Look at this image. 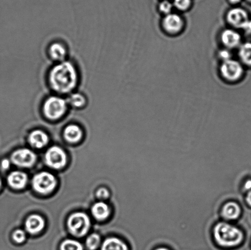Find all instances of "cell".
Instances as JSON below:
<instances>
[{"label":"cell","instance_id":"3","mask_svg":"<svg viewBox=\"0 0 251 250\" xmlns=\"http://www.w3.org/2000/svg\"><path fill=\"white\" fill-rule=\"evenodd\" d=\"M68 109V102L60 97L48 98L43 105V113L47 118L55 121L62 117Z\"/></svg>","mask_w":251,"mask_h":250},{"label":"cell","instance_id":"34","mask_svg":"<svg viewBox=\"0 0 251 250\" xmlns=\"http://www.w3.org/2000/svg\"><path fill=\"white\" fill-rule=\"evenodd\" d=\"M155 250H169L167 249L166 248H164V247H160V248L156 249Z\"/></svg>","mask_w":251,"mask_h":250},{"label":"cell","instance_id":"11","mask_svg":"<svg viewBox=\"0 0 251 250\" xmlns=\"http://www.w3.org/2000/svg\"><path fill=\"white\" fill-rule=\"evenodd\" d=\"M221 41L227 48H234L240 46L242 37L239 33L232 29H226L221 36Z\"/></svg>","mask_w":251,"mask_h":250},{"label":"cell","instance_id":"7","mask_svg":"<svg viewBox=\"0 0 251 250\" xmlns=\"http://www.w3.org/2000/svg\"><path fill=\"white\" fill-rule=\"evenodd\" d=\"M45 159L48 165L55 169L63 168L67 161L65 152L58 146H53L49 149L46 154Z\"/></svg>","mask_w":251,"mask_h":250},{"label":"cell","instance_id":"24","mask_svg":"<svg viewBox=\"0 0 251 250\" xmlns=\"http://www.w3.org/2000/svg\"><path fill=\"white\" fill-rule=\"evenodd\" d=\"M191 0H174V6L180 11H185L190 7Z\"/></svg>","mask_w":251,"mask_h":250},{"label":"cell","instance_id":"35","mask_svg":"<svg viewBox=\"0 0 251 250\" xmlns=\"http://www.w3.org/2000/svg\"><path fill=\"white\" fill-rule=\"evenodd\" d=\"M248 2H249L251 4V0H247Z\"/></svg>","mask_w":251,"mask_h":250},{"label":"cell","instance_id":"29","mask_svg":"<svg viewBox=\"0 0 251 250\" xmlns=\"http://www.w3.org/2000/svg\"><path fill=\"white\" fill-rule=\"evenodd\" d=\"M243 29L245 32H247V33L251 34V19L247 22V23L246 24V25Z\"/></svg>","mask_w":251,"mask_h":250},{"label":"cell","instance_id":"27","mask_svg":"<svg viewBox=\"0 0 251 250\" xmlns=\"http://www.w3.org/2000/svg\"><path fill=\"white\" fill-rule=\"evenodd\" d=\"M97 196L100 199H106L109 197V190L105 188H100L97 191Z\"/></svg>","mask_w":251,"mask_h":250},{"label":"cell","instance_id":"15","mask_svg":"<svg viewBox=\"0 0 251 250\" xmlns=\"http://www.w3.org/2000/svg\"><path fill=\"white\" fill-rule=\"evenodd\" d=\"M28 140L29 143L34 148H42L48 143L49 136L45 132L40 130H36L29 134Z\"/></svg>","mask_w":251,"mask_h":250},{"label":"cell","instance_id":"8","mask_svg":"<svg viewBox=\"0 0 251 250\" xmlns=\"http://www.w3.org/2000/svg\"><path fill=\"white\" fill-rule=\"evenodd\" d=\"M36 156L28 149H21L14 152L11 160L15 165L21 167H31L35 163Z\"/></svg>","mask_w":251,"mask_h":250},{"label":"cell","instance_id":"10","mask_svg":"<svg viewBox=\"0 0 251 250\" xmlns=\"http://www.w3.org/2000/svg\"><path fill=\"white\" fill-rule=\"evenodd\" d=\"M162 26L167 33L176 34L182 30L184 23L183 19L178 14L171 13L164 17Z\"/></svg>","mask_w":251,"mask_h":250},{"label":"cell","instance_id":"16","mask_svg":"<svg viewBox=\"0 0 251 250\" xmlns=\"http://www.w3.org/2000/svg\"><path fill=\"white\" fill-rule=\"evenodd\" d=\"M82 131L79 126L75 124L69 125L64 131L65 138L70 143H76L82 137Z\"/></svg>","mask_w":251,"mask_h":250},{"label":"cell","instance_id":"1","mask_svg":"<svg viewBox=\"0 0 251 250\" xmlns=\"http://www.w3.org/2000/svg\"><path fill=\"white\" fill-rule=\"evenodd\" d=\"M49 83L55 92L68 94L75 89L78 83V73L75 66L69 61H63L51 68Z\"/></svg>","mask_w":251,"mask_h":250},{"label":"cell","instance_id":"36","mask_svg":"<svg viewBox=\"0 0 251 250\" xmlns=\"http://www.w3.org/2000/svg\"><path fill=\"white\" fill-rule=\"evenodd\" d=\"M1 181H0V188H1Z\"/></svg>","mask_w":251,"mask_h":250},{"label":"cell","instance_id":"31","mask_svg":"<svg viewBox=\"0 0 251 250\" xmlns=\"http://www.w3.org/2000/svg\"><path fill=\"white\" fill-rule=\"evenodd\" d=\"M10 165L9 161L7 160H2L1 163L2 167L4 169H7L9 168Z\"/></svg>","mask_w":251,"mask_h":250},{"label":"cell","instance_id":"30","mask_svg":"<svg viewBox=\"0 0 251 250\" xmlns=\"http://www.w3.org/2000/svg\"><path fill=\"white\" fill-rule=\"evenodd\" d=\"M244 188L246 190H248V192L251 191V180H248L247 182L245 183Z\"/></svg>","mask_w":251,"mask_h":250},{"label":"cell","instance_id":"26","mask_svg":"<svg viewBox=\"0 0 251 250\" xmlns=\"http://www.w3.org/2000/svg\"><path fill=\"white\" fill-rule=\"evenodd\" d=\"M12 237H13L15 242L21 244L25 241L26 235L23 230L17 229L16 231H14Z\"/></svg>","mask_w":251,"mask_h":250},{"label":"cell","instance_id":"17","mask_svg":"<svg viewBox=\"0 0 251 250\" xmlns=\"http://www.w3.org/2000/svg\"><path fill=\"white\" fill-rule=\"evenodd\" d=\"M92 213L96 219L104 220L109 215V207L104 202H98L93 205Z\"/></svg>","mask_w":251,"mask_h":250},{"label":"cell","instance_id":"22","mask_svg":"<svg viewBox=\"0 0 251 250\" xmlns=\"http://www.w3.org/2000/svg\"><path fill=\"white\" fill-rule=\"evenodd\" d=\"M60 250H83L82 244L72 239H68L61 244Z\"/></svg>","mask_w":251,"mask_h":250},{"label":"cell","instance_id":"19","mask_svg":"<svg viewBox=\"0 0 251 250\" xmlns=\"http://www.w3.org/2000/svg\"><path fill=\"white\" fill-rule=\"evenodd\" d=\"M101 250H129L127 245L116 237H110L103 243Z\"/></svg>","mask_w":251,"mask_h":250},{"label":"cell","instance_id":"32","mask_svg":"<svg viewBox=\"0 0 251 250\" xmlns=\"http://www.w3.org/2000/svg\"><path fill=\"white\" fill-rule=\"evenodd\" d=\"M246 201L248 205L251 206V191L248 192L247 197H246Z\"/></svg>","mask_w":251,"mask_h":250},{"label":"cell","instance_id":"2","mask_svg":"<svg viewBox=\"0 0 251 250\" xmlns=\"http://www.w3.org/2000/svg\"><path fill=\"white\" fill-rule=\"evenodd\" d=\"M213 236L219 246L227 248L239 246L244 238L239 228L223 222L218 223L214 227Z\"/></svg>","mask_w":251,"mask_h":250},{"label":"cell","instance_id":"28","mask_svg":"<svg viewBox=\"0 0 251 250\" xmlns=\"http://www.w3.org/2000/svg\"><path fill=\"white\" fill-rule=\"evenodd\" d=\"M219 56H220V58L223 61H226L228 60H230L232 59V54L229 51L227 50H223L219 53Z\"/></svg>","mask_w":251,"mask_h":250},{"label":"cell","instance_id":"25","mask_svg":"<svg viewBox=\"0 0 251 250\" xmlns=\"http://www.w3.org/2000/svg\"><path fill=\"white\" fill-rule=\"evenodd\" d=\"M172 8H173V4L166 0L161 2L159 5L160 11L166 15L172 13Z\"/></svg>","mask_w":251,"mask_h":250},{"label":"cell","instance_id":"33","mask_svg":"<svg viewBox=\"0 0 251 250\" xmlns=\"http://www.w3.org/2000/svg\"><path fill=\"white\" fill-rule=\"evenodd\" d=\"M229 1L233 4H237L242 1V0H229Z\"/></svg>","mask_w":251,"mask_h":250},{"label":"cell","instance_id":"5","mask_svg":"<svg viewBox=\"0 0 251 250\" xmlns=\"http://www.w3.org/2000/svg\"><path fill=\"white\" fill-rule=\"evenodd\" d=\"M32 185L36 192L41 194H48L55 187V178L50 173L41 172L34 176Z\"/></svg>","mask_w":251,"mask_h":250},{"label":"cell","instance_id":"12","mask_svg":"<svg viewBox=\"0 0 251 250\" xmlns=\"http://www.w3.org/2000/svg\"><path fill=\"white\" fill-rule=\"evenodd\" d=\"M242 214L240 205L235 202H228L224 205L221 209V216L227 221H233L238 219Z\"/></svg>","mask_w":251,"mask_h":250},{"label":"cell","instance_id":"6","mask_svg":"<svg viewBox=\"0 0 251 250\" xmlns=\"http://www.w3.org/2000/svg\"><path fill=\"white\" fill-rule=\"evenodd\" d=\"M221 73L225 79L230 82H235L242 77L244 68L238 61L230 59L223 61L221 66Z\"/></svg>","mask_w":251,"mask_h":250},{"label":"cell","instance_id":"13","mask_svg":"<svg viewBox=\"0 0 251 250\" xmlns=\"http://www.w3.org/2000/svg\"><path fill=\"white\" fill-rule=\"evenodd\" d=\"M45 222L43 218L38 215H32L26 219L25 228L31 234H38L43 229Z\"/></svg>","mask_w":251,"mask_h":250},{"label":"cell","instance_id":"20","mask_svg":"<svg viewBox=\"0 0 251 250\" xmlns=\"http://www.w3.org/2000/svg\"><path fill=\"white\" fill-rule=\"evenodd\" d=\"M238 56L244 65L251 67V43L248 42L242 44L238 50Z\"/></svg>","mask_w":251,"mask_h":250},{"label":"cell","instance_id":"21","mask_svg":"<svg viewBox=\"0 0 251 250\" xmlns=\"http://www.w3.org/2000/svg\"><path fill=\"white\" fill-rule=\"evenodd\" d=\"M68 104L75 108H82L86 104V99L79 93H73L69 97Z\"/></svg>","mask_w":251,"mask_h":250},{"label":"cell","instance_id":"23","mask_svg":"<svg viewBox=\"0 0 251 250\" xmlns=\"http://www.w3.org/2000/svg\"><path fill=\"white\" fill-rule=\"evenodd\" d=\"M100 244V237L97 234H91L86 241V246L89 250H95L99 247Z\"/></svg>","mask_w":251,"mask_h":250},{"label":"cell","instance_id":"4","mask_svg":"<svg viewBox=\"0 0 251 250\" xmlns=\"http://www.w3.org/2000/svg\"><path fill=\"white\" fill-rule=\"evenodd\" d=\"M90 220L87 215L82 212H76L69 218L68 227L74 236L82 237L89 231Z\"/></svg>","mask_w":251,"mask_h":250},{"label":"cell","instance_id":"9","mask_svg":"<svg viewBox=\"0 0 251 250\" xmlns=\"http://www.w3.org/2000/svg\"><path fill=\"white\" fill-rule=\"evenodd\" d=\"M250 19L248 12L241 7H235L230 10L227 15L228 23L236 28L243 29Z\"/></svg>","mask_w":251,"mask_h":250},{"label":"cell","instance_id":"14","mask_svg":"<svg viewBox=\"0 0 251 250\" xmlns=\"http://www.w3.org/2000/svg\"><path fill=\"white\" fill-rule=\"evenodd\" d=\"M28 177L25 173L21 171H14L7 177V182L11 187L21 189L25 187Z\"/></svg>","mask_w":251,"mask_h":250},{"label":"cell","instance_id":"18","mask_svg":"<svg viewBox=\"0 0 251 250\" xmlns=\"http://www.w3.org/2000/svg\"><path fill=\"white\" fill-rule=\"evenodd\" d=\"M49 55L53 60L63 62L66 58V50L62 44L54 43L51 44L49 48Z\"/></svg>","mask_w":251,"mask_h":250}]
</instances>
